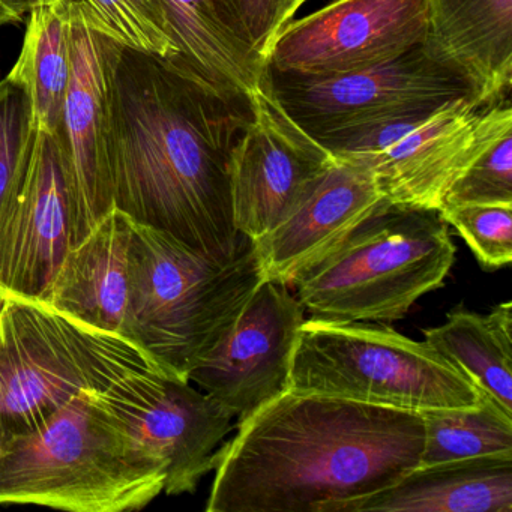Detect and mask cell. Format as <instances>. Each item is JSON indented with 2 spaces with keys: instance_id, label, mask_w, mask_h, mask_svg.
<instances>
[{
  "instance_id": "obj_1",
  "label": "cell",
  "mask_w": 512,
  "mask_h": 512,
  "mask_svg": "<svg viewBox=\"0 0 512 512\" xmlns=\"http://www.w3.org/2000/svg\"><path fill=\"white\" fill-rule=\"evenodd\" d=\"M107 110L113 206L200 253L238 254L251 239L233 224L230 157L251 98L113 41Z\"/></svg>"
},
{
  "instance_id": "obj_2",
  "label": "cell",
  "mask_w": 512,
  "mask_h": 512,
  "mask_svg": "<svg viewBox=\"0 0 512 512\" xmlns=\"http://www.w3.org/2000/svg\"><path fill=\"white\" fill-rule=\"evenodd\" d=\"M419 412L286 389L215 457L208 512H352L419 466Z\"/></svg>"
},
{
  "instance_id": "obj_3",
  "label": "cell",
  "mask_w": 512,
  "mask_h": 512,
  "mask_svg": "<svg viewBox=\"0 0 512 512\" xmlns=\"http://www.w3.org/2000/svg\"><path fill=\"white\" fill-rule=\"evenodd\" d=\"M263 280L253 241L217 259L133 221L122 337L161 373L188 380Z\"/></svg>"
},
{
  "instance_id": "obj_4",
  "label": "cell",
  "mask_w": 512,
  "mask_h": 512,
  "mask_svg": "<svg viewBox=\"0 0 512 512\" xmlns=\"http://www.w3.org/2000/svg\"><path fill=\"white\" fill-rule=\"evenodd\" d=\"M164 485L163 467L137 448L94 392L77 395L35 430L10 437L0 457V505L137 511Z\"/></svg>"
},
{
  "instance_id": "obj_5",
  "label": "cell",
  "mask_w": 512,
  "mask_h": 512,
  "mask_svg": "<svg viewBox=\"0 0 512 512\" xmlns=\"http://www.w3.org/2000/svg\"><path fill=\"white\" fill-rule=\"evenodd\" d=\"M455 253L439 209L385 202L292 286L310 319L397 322L443 286Z\"/></svg>"
},
{
  "instance_id": "obj_6",
  "label": "cell",
  "mask_w": 512,
  "mask_h": 512,
  "mask_svg": "<svg viewBox=\"0 0 512 512\" xmlns=\"http://www.w3.org/2000/svg\"><path fill=\"white\" fill-rule=\"evenodd\" d=\"M286 389L419 413L481 401V391L430 344L380 322L305 319Z\"/></svg>"
},
{
  "instance_id": "obj_7",
  "label": "cell",
  "mask_w": 512,
  "mask_h": 512,
  "mask_svg": "<svg viewBox=\"0 0 512 512\" xmlns=\"http://www.w3.org/2000/svg\"><path fill=\"white\" fill-rule=\"evenodd\" d=\"M158 370L119 335L89 328L37 299L5 293L0 314V425L7 439L40 427L85 392Z\"/></svg>"
},
{
  "instance_id": "obj_8",
  "label": "cell",
  "mask_w": 512,
  "mask_h": 512,
  "mask_svg": "<svg viewBox=\"0 0 512 512\" xmlns=\"http://www.w3.org/2000/svg\"><path fill=\"white\" fill-rule=\"evenodd\" d=\"M508 128L509 97L493 104L460 98L431 112L338 134L320 145L335 157L367 166L391 205L440 209L473 158Z\"/></svg>"
},
{
  "instance_id": "obj_9",
  "label": "cell",
  "mask_w": 512,
  "mask_h": 512,
  "mask_svg": "<svg viewBox=\"0 0 512 512\" xmlns=\"http://www.w3.org/2000/svg\"><path fill=\"white\" fill-rule=\"evenodd\" d=\"M265 83L284 113L319 143L388 119L431 112L460 98L476 100L469 82L434 62L422 46L385 64L338 76L265 67Z\"/></svg>"
},
{
  "instance_id": "obj_10",
  "label": "cell",
  "mask_w": 512,
  "mask_h": 512,
  "mask_svg": "<svg viewBox=\"0 0 512 512\" xmlns=\"http://www.w3.org/2000/svg\"><path fill=\"white\" fill-rule=\"evenodd\" d=\"M121 430L163 467L164 493H194L232 430L233 412L190 380L136 370L94 392Z\"/></svg>"
},
{
  "instance_id": "obj_11",
  "label": "cell",
  "mask_w": 512,
  "mask_h": 512,
  "mask_svg": "<svg viewBox=\"0 0 512 512\" xmlns=\"http://www.w3.org/2000/svg\"><path fill=\"white\" fill-rule=\"evenodd\" d=\"M428 0H332L278 32L266 68L338 76L385 64L422 46Z\"/></svg>"
},
{
  "instance_id": "obj_12",
  "label": "cell",
  "mask_w": 512,
  "mask_h": 512,
  "mask_svg": "<svg viewBox=\"0 0 512 512\" xmlns=\"http://www.w3.org/2000/svg\"><path fill=\"white\" fill-rule=\"evenodd\" d=\"M71 247V188L61 134L34 130L0 203V289L37 299Z\"/></svg>"
},
{
  "instance_id": "obj_13",
  "label": "cell",
  "mask_w": 512,
  "mask_h": 512,
  "mask_svg": "<svg viewBox=\"0 0 512 512\" xmlns=\"http://www.w3.org/2000/svg\"><path fill=\"white\" fill-rule=\"evenodd\" d=\"M253 121L230 157L233 224L251 241L271 232L335 163L262 85L251 95Z\"/></svg>"
},
{
  "instance_id": "obj_14",
  "label": "cell",
  "mask_w": 512,
  "mask_h": 512,
  "mask_svg": "<svg viewBox=\"0 0 512 512\" xmlns=\"http://www.w3.org/2000/svg\"><path fill=\"white\" fill-rule=\"evenodd\" d=\"M304 322L305 308L290 287L263 280L188 380L233 415L245 418L286 391L290 359Z\"/></svg>"
},
{
  "instance_id": "obj_15",
  "label": "cell",
  "mask_w": 512,
  "mask_h": 512,
  "mask_svg": "<svg viewBox=\"0 0 512 512\" xmlns=\"http://www.w3.org/2000/svg\"><path fill=\"white\" fill-rule=\"evenodd\" d=\"M70 5L71 74L61 137L71 188V247L79 244L113 208L107 154V86L112 40L89 28Z\"/></svg>"
},
{
  "instance_id": "obj_16",
  "label": "cell",
  "mask_w": 512,
  "mask_h": 512,
  "mask_svg": "<svg viewBox=\"0 0 512 512\" xmlns=\"http://www.w3.org/2000/svg\"><path fill=\"white\" fill-rule=\"evenodd\" d=\"M335 158L295 208L253 241L265 280L292 286L386 202L367 166Z\"/></svg>"
},
{
  "instance_id": "obj_17",
  "label": "cell",
  "mask_w": 512,
  "mask_h": 512,
  "mask_svg": "<svg viewBox=\"0 0 512 512\" xmlns=\"http://www.w3.org/2000/svg\"><path fill=\"white\" fill-rule=\"evenodd\" d=\"M425 53L493 104L512 85V0H428Z\"/></svg>"
},
{
  "instance_id": "obj_18",
  "label": "cell",
  "mask_w": 512,
  "mask_h": 512,
  "mask_svg": "<svg viewBox=\"0 0 512 512\" xmlns=\"http://www.w3.org/2000/svg\"><path fill=\"white\" fill-rule=\"evenodd\" d=\"M131 236L133 220L113 206L83 241L70 247L40 301L89 328L122 337Z\"/></svg>"
},
{
  "instance_id": "obj_19",
  "label": "cell",
  "mask_w": 512,
  "mask_h": 512,
  "mask_svg": "<svg viewBox=\"0 0 512 512\" xmlns=\"http://www.w3.org/2000/svg\"><path fill=\"white\" fill-rule=\"evenodd\" d=\"M352 512H512V454L418 466Z\"/></svg>"
},
{
  "instance_id": "obj_20",
  "label": "cell",
  "mask_w": 512,
  "mask_h": 512,
  "mask_svg": "<svg viewBox=\"0 0 512 512\" xmlns=\"http://www.w3.org/2000/svg\"><path fill=\"white\" fill-rule=\"evenodd\" d=\"M163 5L176 58L226 91L251 97L260 88L265 61L214 0H163Z\"/></svg>"
},
{
  "instance_id": "obj_21",
  "label": "cell",
  "mask_w": 512,
  "mask_h": 512,
  "mask_svg": "<svg viewBox=\"0 0 512 512\" xmlns=\"http://www.w3.org/2000/svg\"><path fill=\"white\" fill-rule=\"evenodd\" d=\"M424 341L512 415L511 302L487 314L454 308L442 325L424 329Z\"/></svg>"
},
{
  "instance_id": "obj_22",
  "label": "cell",
  "mask_w": 512,
  "mask_h": 512,
  "mask_svg": "<svg viewBox=\"0 0 512 512\" xmlns=\"http://www.w3.org/2000/svg\"><path fill=\"white\" fill-rule=\"evenodd\" d=\"M22 52L7 79L28 95L32 127L40 133H61L70 83V5H41L28 14Z\"/></svg>"
},
{
  "instance_id": "obj_23",
  "label": "cell",
  "mask_w": 512,
  "mask_h": 512,
  "mask_svg": "<svg viewBox=\"0 0 512 512\" xmlns=\"http://www.w3.org/2000/svg\"><path fill=\"white\" fill-rule=\"evenodd\" d=\"M424 449L419 466L512 454V415L481 392L472 409L422 412Z\"/></svg>"
},
{
  "instance_id": "obj_24",
  "label": "cell",
  "mask_w": 512,
  "mask_h": 512,
  "mask_svg": "<svg viewBox=\"0 0 512 512\" xmlns=\"http://www.w3.org/2000/svg\"><path fill=\"white\" fill-rule=\"evenodd\" d=\"M89 28L119 46L172 59L178 56L163 0H71Z\"/></svg>"
},
{
  "instance_id": "obj_25",
  "label": "cell",
  "mask_w": 512,
  "mask_h": 512,
  "mask_svg": "<svg viewBox=\"0 0 512 512\" xmlns=\"http://www.w3.org/2000/svg\"><path fill=\"white\" fill-rule=\"evenodd\" d=\"M485 271L505 268L512 260V203H461L439 209Z\"/></svg>"
},
{
  "instance_id": "obj_26",
  "label": "cell",
  "mask_w": 512,
  "mask_h": 512,
  "mask_svg": "<svg viewBox=\"0 0 512 512\" xmlns=\"http://www.w3.org/2000/svg\"><path fill=\"white\" fill-rule=\"evenodd\" d=\"M512 203V128L494 137L458 176L443 205Z\"/></svg>"
},
{
  "instance_id": "obj_27",
  "label": "cell",
  "mask_w": 512,
  "mask_h": 512,
  "mask_svg": "<svg viewBox=\"0 0 512 512\" xmlns=\"http://www.w3.org/2000/svg\"><path fill=\"white\" fill-rule=\"evenodd\" d=\"M34 137L31 103L22 88L0 80V203Z\"/></svg>"
},
{
  "instance_id": "obj_28",
  "label": "cell",
  "mask_w": 512,
  "mask_h": 512,
  "mask_svg": "<svg viewBox=\"0 0 512 512\" xmlns=\"http://www.w3.org/2000/svg\"><path fill=\"white\" fill-rule=\"evenodd\" d=\"M229 17L242 40L262 56L266 64L269 47L280 29L295 16L292 0H214Z\"/></svg>"
},
{
  "instance_id": "obj_29",
  "label": "cell",
  "mask_w": 512,
  "mask_h": 512,
  "mask_svg": "<svg viewBox=\"0 0 512 512\" xmlns=\"http://www.w3.org/2000/svg\"><path fill=\"white\" fill-rule=\"evenodd\" d=\"M64 0H0V7L11 14L17 23L25 19L26 14L41 5L58 4Z\"/></svg>"
},
{
  "instance_id": "obj_30",
  "label": "cell",
  "mask_w": 512,
  "mask_h": 512,
  "mask_svg": "<svg viewBox=\"0 0 512 512\" xmlns=\"http://www.w3.org/2000/svg\"><path fill=\"white\" fill-rule=\"evenodd\" d=\"M7 25H16V20L4 8L0 7V28H4Z\"/></svg>"
},
{
  "instance_id": "obj_31",
  "label": "cell",
  "mask_w": 512,
  "mask_h": 512,
  "mask_svg": "<svg viewBox=\"0 0 512 512\" xmlns=\"http://www.w3.org/2000/svg\"><path fill=\"white\" fill-rule=\"evenodd\" d=\"M7 434H5L4 428L0 425V457H2V452H4L5 445H7Z\"/></svg>"
},
{
  "instance_id": "obj_32",
  "label": "cell",
  "mask_w": 512,
  "mask_h": 512,
  "mask_svg": "<svg viewBox=\"0 0 512 512\" xmlns=\"http://www.w3.org/2000/svg\"><path fill=\"white\" fill-rule=\"evenodd\" d=\"M305 2H308V0H292L293 10H295V13L302 7V5L305 4Z\"/></svg>"
},
{
  "instance_id": "obj_33",
  "label": "cell",
  "mask_w": 512,
  "mask_h": 512,
  "mask_svg": "<svg viewBox=\"0 0 512 512\" xmlns=\"http://www.w3.org/2000/svg\"><path fill=\"white\" fill-rule=\"evenodd\" d=\"M4 302H5V292H4V290L0 289V314H2V308H4Z\"/></svg>"
}]
</instances>
